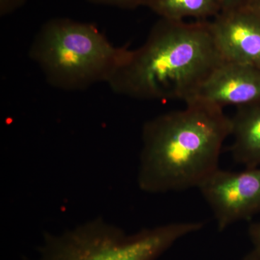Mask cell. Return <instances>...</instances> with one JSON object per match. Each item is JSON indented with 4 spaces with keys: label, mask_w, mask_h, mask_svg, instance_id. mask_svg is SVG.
Returning <instances> with one entry per match:
<instances>
[{
    "label": "cell",
    "mask_w": 260,
    "mask_h": 260,
    "mask_svg": "<svg viewBox=\"0 0 260 260\" xmlns=\"http://www.w3.org/2000/svg\"><path fill=\"white\" fill-rule=\"evenodd\" d=\"M147 121L142 132L140 189L150 194L200 187L219 169L232 121L223 109L203 102Z\"/></svg>",
    "instance_id": "1"
},
{
    "label": "cell",
    "mask_w": 260,
    "mask_h": 260,
    "mask_svg": "<svg viewBox=\"0 0 260 260\" xmlns=\"http://www.w3.org/2000/svg\"><path fill=\"white\" fill-rule=\"evenodd\" d=\"M223 61L210 22L160 18L107 83L113 92L126 97L186 103Z\"/></svg>",
    "instance_id": "2"
},
{
    "label": "cell",
    "mask_w": 260,
    "mask_h": 260,
    "mask_svg": "<svg viewBox=\"0 0 260 260\" xmlns=\"http://www.w3.org/2000/svg\"><path fill=\"white\" fill-rule=\"evenodd\" d=\"M132 51L113 45L92 24L54 18L39 30L29 56L53 87L80 90L108 83Z\"/></svg>",
    "instance_id": "3"
},
{
    "label": "cell",
    "mask_w": 260,
    "mask_h": 260,
    "mask_svg": "<svg viewBox=\"0 0 260 260\" xmlns=\"http://www.w3.org/2000/svg\"><path fill=\"white\" fill-rule=\"evenodd\" d=\"M201 222H176L127 235L102 218L45 237L39 260H156L181 239L199 232Z\"/></svg>",
    "instance_id": "4"
},
{
    "label": "cell",
    "mask_w": 260,
    "mask_h": 260,
    "mask_svg": "<svg viewBox=\"0 0 260 260\" xmlns=\"http://www.w3.org/2000/svg\"><path fill=\"white\" fill-rule=\"evenodd\" d=\"M213 212L219 231L260 213V168L241 172L220 168L198 188Z\"/></svg>",
    "instance_id": "5"
},
{
    "label": "cell",
    "mask_w": 260,
    "mask_h": 260,
    "mask_svg": "<svg viewBox=\"0 0 260 260\" xmlns=\"http://www.w3.org/2000/svg\"><path fill=\"white\" fill-rule=\"evenodd\" d=\"M223 61L260 69V16L247 7L221 11L210 21Z\"/></svg>",
    "instance_id": "6"
},
{
    "label": "cell",
    "mask_w": 260,
    "mask_h": 260,
    "mask_svg": "<svg viewBox=\"0 0 260 260\" xmlns=\"http://www.w3.org/2000/svg\"><path fill=\"white\" fill-rule=\"evenodd\" d=\"M192 100L223 109L260 104V69L223 61L205 80Z\"/></svg>",
    "instance_id": "7"
},
{
    "label": "cell",
    "mask_w": 260,
    "mask_h": 260,
    "mask_svg": "<svg viewBox=\"0 0 260 260\" xmlns=\"http://www.w3.org/2000/svg\"><path fill=\"white\" fill-rule=\"evenodd\" d=\"M232 121L231 153L245 168L260 167V104L238 108Z\"/></svg>",
    "instance_id": "8"
},
{
    "label": "cell",
    "mask_w": 260,
    "mask_h": 260,
    "mask_svg": "<svg viewBox=\"0 0 260 260\" xmlns=\"http://www.w3.org/2000/svg\"><path fill=\"white\" fill-rule=\"evenodd\" d=\"M148 7L160 18L173 21L214 18L221 12L218 0H150Z\"/></svg>",
    "instance_id": "9"
},
{
    "label": "cell",
    "mask_w": 260,
    "mask_h": 260,
    "mask_svg": "<svg viewBox=\"0 0 260 260\" xmlns=\"http://www.w3.org/2000/svg\"><path fill=\"white\" fill-rule=\"evenodd\" d=\"M88 1L93 4L129 9V8H138L140 6L148 7L150 0H88Z\"/></svg>",
    "instance_id": "10"
},
{
    "label": "cell",
    "mask_w": 260,
    "mask_h": 260,
    "mask_svg": "<svg viewBox=\"0 0 260 260\" xmlns=\"http://www.w3.org/2000/svg\"><path fill=\"white\" fill-rule=\"evenodd\" d=\"M27 0H0L1 16L10 15L25 5Z\"/></svg>",
    "instance_id": "11"
},
{
    "label": "cell",
    "mask_w": 260,
    "mask_h": 260,
    "mask_svg": "<svg viewBox=\"0 0 260 260\" xmlns=\"http://www.w3.org/2000/svg\"><path fill=\"white\" fill-rule=\"evenodd\" d=\"M253 249L260 256V220L250 224L248 230Z\"/></svg>",
    "instance_id": "12"
},
{
    "label": "cell",
    "mask_w": 260,
    "mask_h": 260,
    "mask_svg": "<svg viewBox=\"0 0 260 260\" xmlns=\"http://www.w3.org/2000/svg\"><path fill=\"white\" fill-rule=\"evenodd\" d=\"M221 11L239 9L247 7L250 0H218Z\"/></svg>",
    "instance_id": "13"
},
{
    "label": "cell",
    "mask_w": 260,
    "mask_h": 260,
    "mask_svg": "<svg viewBox=\"0 0 260 260\" xmlns=\"http://www.w3.org/2000/svg\"><path fill=\"white\" fill-rule=\"evenodd\" d=\"M247 8L260 16V0H250Z\"/></svg>",
    "instance_id": "14"
},
{
    "label": "cell",
    "mask_w": 260,
    "mask_h": 260,
    "mask_svg": "<svg viewBox=\"0 0 260 260\" xmlns=\"http://www.w3.org/2000/svg\"><path fill=\"white\" fill-rule=\"evenodd\" d=\"M241 260H260V256L256 251L252 249Z\"/></svg>",
    "instance_id": "15"
}]
</instances>
